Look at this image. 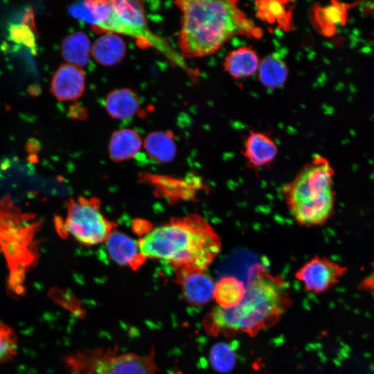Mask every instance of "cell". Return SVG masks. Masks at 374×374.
I'll use <instances>...</instances> for the list:
<instances>
[{"instance_id": "cell-16", "label": "cell", "mask_w": 374, "mask_h": 374, "mask_svg": "<svg viewBox=\"0 0 374 374\" xmlns=\"http://www.w3.org/2000/svg\"><path fill=\"white\" fill-rule=\"evenodd\" d=\"M140 105L138 95L127 88L116 89L106 97L105 106L108 114L117 119H126L134 116Z\"/></svg>"}, {"instance_id": "cell-7", "label": "cell", "mask_w": 374, "mask_h": 374, "mask_svg": "<svg viewBox=\"0 0 374 374\" xmlns=\"http://www.w3.org/2000/svg\"><path fill=\"white\" fill-rule=\"evenodd\" d=\"M57 224L61 235L87 246L105 242L116 226L102 213L99 199L84 197L70 199L64 219Z\"/></svg>"}, {"instance_id": "cell-17", "label": "cell", "mask_w": 374, "mask_h": 374, "mask_svg": "<svg viewBox=\"0 0 374 374\" xmlns=\"http://www.w3.org/2000/svg\"><path fill=\"white\" fill-rule=\"evenodd\" d=\"M246 292L244 283L233 276L221 277L215 284L213 298L219 307L230 309L238 305Z\"/></svg>"}, {"instance_id": "cell-13", "label": "cell", "mask_w": 374, "mask_h": 374, "mask_svg": "<svg viewBox=\"0 0 374 374\" xmlns=\"http://www.w3.org/2000/svg\"><path fill=\"white\" fill-rule=\"evenodd\" d=\"M256 52L250 46H240L230 51L225 57L223 66L234 78H247L256 73L260 65Z\"/></svg>"}, {"instance_id": "cell-4", "label": "cell", "mask_w": 374, "mask_h": 374, "mask_svg": "<svg viewBox=\"0 0 374 374\" xmlns=\"http://www.w3.org/2000/svg\"><path fill=\"white\" fill-rule=\"evenodd\" d=\"M335 170L324 157L314 155L281 188L285 206L301 226H322L335 210Z\"/></svg>"}, {"instance_id": "cell-11", "label": "cell", "mask_w": 374, "mask_h": 374, "mask_svg": "<svg viewBox=\"0 0 374 374\" xmlns=\"http://www.w3.org/2000/svg\"><path fill=\"white\" fill-rule=\"evenodd\" d=\"M105 243L110 258L119 265L136 270L146 260L139 243L123 233L113 231Z\"/></svg>"}, {"instance_id": "cell-10", "label": "cell", "mask_w": 374, "mask_h": 374, "mask_svg": "<svg viewBox=\"0 0 374 374\" xmlns=\"http://www.w3.org/2000/svg\"><path fill=\"white\" fill-rule=\"evenodd\" d=\"M247 166L258 170L270 166L276 159L278 149L274 141L267 134L250 132L243 148Z\"/></svg>"}, {"instance_id": "cell-25", "label": "cell", "mask_w": 374, "mask_h": 374, "mask_svg": "<svg viewBox=\"0 0 374 374\" xmlns=\"http://www.w3.org/2000/svg\"><path fill=\"white\" fill-rule=\"evenodd\" d=\"M21 25L26 26L33 33H35L37 37L39 36L35 21L34 10L32 6L27 7L24 11L21 19Z\"/></svg>"}, {"instance_id": "cell-8", "label": "cell", "mask_w": 374, "mask_h": 374, "mask_svg": "<svg viewBox=\"0 0 374 374\" xmlns=\"http://www.w3.org/2000/svg\"><path fill=\"white\" fill-rule=\"evenodd\" d=\"M347 271V267L328 257L314 256L296 271L294 277L306 291L321 294L337 284Z\"/></svg>"}, {"instance_id": "cell-27", "label": "cell", "mask_w": 374, "mask_h": 374, "mask_svg": "<svg viewBox=\"0 0 374 374\" xmlns=\"http://www.w3.org/2000/svg\"><path fill=\"white\" fill-rule=\"evenodd\" d=\"M28 92L30 96L35 97L40 94L41 89L37 84H32L28 87Z\"/></svg>"}, {"instance_id": "cell-6", "label": "cell", "mask_w": 374, "mask_h": 374, "mask_svg": "<svg viewBox=\"0 0 374 374\" xmlns=\"http://www.w3.org/2000/svg\"><path fill=\"white\" fill-rule=\"evenodd\" d=\"M82 20L101 32L142 36L147 33L143 4L135 1H85Z\"/></svg>"}, {"instance_id": "cell-23", "label": "cell", "mask_w": 374, "mask_h": 374, "mask_svg": "<svg viewBox=\"0 0 374 374\" xmlns=\"http://www.w3.org/2000/svg\"><path fill=\"white\" fill-rule=\"evenodd\" d=\"M17 338L14 330L0 322V364L10 360L16 355Z\"/></svg>"}, {"instance_id": "cell-21", "label": "cell", "mask_w": 374, "mask_h": 374, "mask_svg": "<svg viewBox=\"0 0 374 374\" xmlns=\"http://www.w3.org/2000/svg\"><path fill=\"white\" fill-rule=\"evenodd\" d=\"M209 361L212 368L221 373H228L235 368L237 361L233 344L219 342L211 349Z\"/></svg>"}, {"instance_id": "cell-15", "label": "cell", "mask_w": 374, "mask_h": 374, "mask_svg": "<svg viewBox=\"0 0 374 374\" xmlns=\"http://www.w3.org/2000/svg\"><path fill=\"white\" fill-rule=\"evenodd\" d=\"M141 145L142 139L136 131L129 128L116 130L109 143V157L114 161L130 159L139 153Z\"/></svg>"}, {"instance_id": "cell-26", "label": "cell", "mask_w": 374, "mask_h": 374, "mask_svg": "<svg viewBox=\"0 0 374 374\" xmlns=\"http://www.w3.org/2000/svg\"><path fill=\"white\" fill-rule=\"evenodd\" d=\"M39 148V143L35 139H30L27 143V149L30 152L37 151Z\"/></svg>"}, {"instance_id": "cell-14", "label": "cell", "mask_w": 374, "mask_h": 374, "mask_svg": "<svg viewBox=\"0 0 374 374\" xmlns=\"http://www.w3.org/2000/svg\"><path fill=\"white\" fill-rule=\"evenodd\" d=\"M126 45L117 34L106 33L98 38L91 46V55L103 66H113L124 57Z\"/></svg>"}, {"instance_id": "cell-9", "label": "cell", "mask_w": 374, "mask_h": 374, "mask_svg": "<svg viewBox=\"0 0 374 374\" xmlns=\"http://www.w3.org/2000/svg\"><path fill=\"white\" fill-rule=\"evenodd\" d=\"M85 75L82 68L63 64L55 71L51 83V93L60 101L75 100L83 93Z\"/></svg>"}, {"instance_id": "cell-2", "label": "cell", "mask_w": 374, "mask_h": 374, "mask_svg": "<svg viewBox=\"0 0 374 374\" xmlns=\"http://www.w3.org/2000/svg\"><path fill=\"white\" fill-rule=\"evenodd\" d=\"M292 305L288 285L278 274L262 264L254 265L249 276L245 295L235 307H215L205 316L207 332L232 336L242 332L251 337L274 326Z\"/></svg>"}, {"instance_id": "cell-19", "label": "cell", "mask_w": 374, "mask_h": 374, "mask_svg": "<svg viewBox=\"0 0 374 374\" xmlns=\"http://www.w3.org/2000/svg\"><path fill=\"white\" fill-rule=\"evenodd\" d=\"M258 74L260 82L267 88L276 89L287 79L288 69L284 60L276 53L265 57L260 62Z\"/></svg>"}, {"instance_id": "cell-12", "label": "cell", "mask_w": 374, "mask_h": 374, "mask_svg": "<svg viewBox=\"0 0 374 374\" xmlns=\"http://www.w3.org/2000/svg\"><path fill=\"white\" fill-rule=\"evenodd\" d=\"M184 299L193 305H204L213 299L215 283L206 271H195L176 279Z\"/></svg>"}, {"instance_id": "cell-20", "label": "cell", "mask_w": 374, "mask_h": 374, "mask_svg": "<svg viewBox=\"0 0 374 374\" xmlns=\"http://www.w3.org/2000/svg\"><path fill=\"white\" fill-rule=\"evenodd\" d=\"M144 148L154 160L163 163L171 161L177 152L174 137L168 132L150 133L145 139Z\"/></svg>"}, {"instance_id": "cell-22", "label": "cell", "mask_w": 374, "mask_h": 374, "mask_svg": "<svg viewBox=\"0 0 374 374\" xmlns=\"http://www.w3.org/2000/svg\"><path fill=\"white\" fill-rule=\"evenodd\" d=\"M288 1H260L256 2L260 18L269 23L277 21L283 28H289L290 15L287 9Z\"/></svg>"}, {"instance_id": "cell-18", "label": "cell", "mask_w": 374, "mask_h": 374, "mask_svg": "<svg viewBox=\"0 0 374 374\" xmlns=\"http://www.w3.org/2000/svg\"><path fill=\"white\" fill-rule=\"evenodd\" d=\"M91 45L88 36L76 32L65 37L62 43V54L69 64L82 67L87 65L91 55Z\"/></svg>"}, {"instance_id": "cell-3", "label": "cell", "mask_w": 374, "mask_h": 374, "mask_svg": "<svg viewBox=\"0 0 374 374\" xmlns=\"http://www.w3.org/2000/svg\"><path fill=\"white\" fill-rule=\"evenodd\" d=\"M182 13L178 36L184 55L199 57L218 51L236 35L260 38V28L236 1L183 0L175 2Z\"/></svg>"}, {"instance_id": "cell-5", "label": "cell", "mask_w": 374, "mask_h": 374, "mask_svg": "<svg viewBox=\"0 0 374 374\" xmlns=\"http://www.w3.org/2000/svg\"><path fill=\"white\" fill-rule=\"evenodd\" d=\"M154 350L148 355L117 354V348H95L67 356V366L79 374H156Z\"/></svg>"}, {"instance_id": "cell-24", "label": "cell", "mask_w": 374, "mask_h": 374, "mask_svg": "<svg viewBox=\"0 0 374 374\" xmlns=\"http://www.w3.org/2000/svg\"><path fill=\"white\" fill-rule=\"evenodd\" d=\"M9 39L15 44H24L31 50L33 54L37 53L35 35L26 26L10 24L8 27Z\"/></svg>"}, {"instance_id": "cell-1", "label": "cell", "mask_w": 374, "mask_h": 374, "mask_svg": "<svg viewBox=\"0 0 374 374\" xmlns=\"http://www.w3.org/2000/svg\"><path fill=\"white\" fill-rule=\"evenodd\" d=\"M147 258L168 263L176 279L195 271H206L222 251V238L199 214L174 217L155 227L138 242Z\"/></svg>"}]
</instances>
